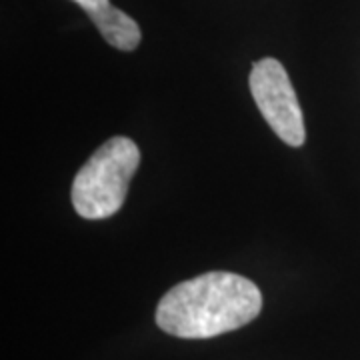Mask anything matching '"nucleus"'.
I'll return each instance as SVG.
<instances>
[{
  "mask_svg": "<svg viewBox=\"0 0 360 360\" xmlns=\"http://www.w3.org/2000/svg\"><path fill=\"white\" fill-rule=\"evenodd\" d=\"M92 18L103 39L118 51L130 52L141 44V28L134 18L110 4V0H72Z\"/></svg>",
  "mask_w": 360,
  "mask_h": 360,
  "instance_id": "4",
  "label": "nucleus"
},
{
  "mask_svg": "<svg viewBox=\"0 0 360 360\" xmlns=\"http://www.w3.org/2000/svg\"><path fill=\"white\" fill-rule=\"evenodd\" d=\"M262 310L257 284L234 272H206L168 290L156 307V324L179 338H212L252 322Z\"/></svg>",
  "mask_w": 360,
  "mask_h": 360,
  "instance_id": "1",
  "label": "nucleus"
},
{
  "mask_svg": "<svg viewBox=\"0 0 360 360\" xmlns=\"http://www.w3.org/2000/svg\"><path fill=\"white\" fill-rule=\"evenodd\" d=\"M248 82L258 110L274 134L288 146H302L307 139L304 116L284 66L276 58L257 60Z\"/></svg>",
  "mask_w": 360,
  "mask_h": 360,
  "instance_id": "3",
  "label": "nucleus"
},
{
  "mask_svg": "<svg viewBox=\"0 0 360 360\" xmlns=\"http://www.w3.org/2000/svg\"><path fill=\"white\" fill-rule=\"evenodd\" d=\"M141 165L136 142L112 136L90 156L72 182V206L78 217L103 220L115 217L124 205L129 184Z\"/></svg>",
  "mask_w": 360,
  "mask_h": 360,
  "instance_id": "2",
  "label": "nucleus"
}]
</instances>
